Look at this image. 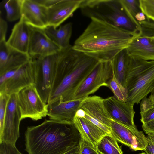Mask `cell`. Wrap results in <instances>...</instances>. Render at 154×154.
Wrapping results in <instances>:
<instances>
[{
  "instance_id": "obj_22",
  "label": "cell",
  "mask_w": 154,
  "mask_h": 154,
  "mask_svg": "<svg viewBox=\"0 0 154 154\" xmlns=\"http://www.w3.org/2000/svg\"><path fill=\"white\" fill-rule=\"evenodd\" d=\"M128 56L125 49L118 53L111 60L115 76L125 88L128 69Z\"/></svg>"
},
{
  "instance_id": "obj_2",
  "label": "cell",
  "mask_w": 154,
  "mask_h": 154,
  "mask_svg": "<svg viewBox=\"0 0 154 154\" xmlns=\"http://www.w3.org/2000/svg\"><path fill=\"white\" fill-rule=\"evenodd\" d=\"M99 62L72 45L61 49L47 104L72 100L79 87Z\"/></svg>"
},
{
  "instance_id": "obj_43",
  "label": "cell",
  "mask_w": 154,
  "mask_h": 154,
  "mask_svg": "<svg viewBox=\"0 0 154 154\" xmlns=\"http://www.w3.org/2000/svg\"><path fill=\"white\" fill-rule=\"evenodd\" d=\"M147 154L146 152H143V153H140V154Z\"/></svg>"
},
{
  "instance_id": "obj_39",
  "label": "cell",
  "mask_w": 154,
  "mask_h": 154,
  "mask_svg": "<svg viewBox=\"0 0 154 154\" xmlns=\"http://www.w3.org/2000/svg\"><path fill=\"white\" fill-rule=\"evenodd\" d=\"M135 18L136 20L139 22L146 20V16L141 11L138 12L136 14L135 16Z\"/></svg>"
},
{
  "instance_id": "obj_4",
  "label": "cell",
  "mask_w": 154,
  "mask_h": 154,
  "mask_svg": "<svg viewBox=\"0 0 154 154\" xmlns=\"http://www.w3.org/2000/svg\"><path fill=\"white\" fill-rule=\"evenodd\" d=\"M125 88L127 102L134 106L150 93L154 87V60L147 61L128 55Z\"/></svg>"
},
{
  "instance_id": "obj_15",
  "label": "cell",
  "mask_w": 154,
  "mask_h": 154,
  "mask_svg": "<svg viewBox=\"0 0 154 154\" xmlns=\"http://www.w3.org/2000/svg\"><path fill=\"white\" fill-rule=\"evenodd\" d=\"M83 99L48 103L47 116L50 119L73 124L76 112Z\"/></svg>"
},
{
  "instance_id": "obj_36",
  "label": "cell",
  "mask_w": 154,
  "mask_h": 154,
  "mask_svg": "<svg viewBox=\"0 0 154 154\" xmlns=\"http://www.w3.org/2000/svg\"><path fill=\"white\" fill-rule=\"evenodd\" d=\"M142 128L146 134L154 133V120L147 123L142 124Z\"/></svg>"
},
{
  "instance_id": "obj_28",
  "label": "cell",
  "mask_w": 154,
  "mask_h": 154,
  "mask_svg": "<svg viewBox=\"0 0 154 154\" xmlns=\"http://www.w3.org/2000/svg\"><path fill=\"white\" fill-rule=\"evenodd\" d=\"M108 87L111 90L114 97L118 100L122 101H127L128 91L119 82L115 77L113 71L112 76L108 82Z\"/></svg>"
},
{
  "instance_id": "obj_1",
  "label": "cell",
  "mask_w": 154,
  "mask_h": 154,
  "mask_svg": "<svg viewBox=\"0 0 154 154\" xmlns=\"http://www.w3.org/2000/svg\"><path fill=\"white\" fill-rule=\"evenodd\" d=\"M75 40L73 48L100 62L111 61L139 35L95 18Z\"/></svg>"
},
{
  "instance_id": "obj_6",
  "label": "cell",
  "mask_w": 154,
  "mask_h": 154,
  "mask_svg": "<svg viewBox=\"0 0 154 154\" xmlns=\"http://www.w3.org/2000/svg\"><path fill=\"white\" fill-rule=\"evenodd\" d=\"M60 51L47 56L32 58L34 63V84L41 98L46 103L55 78Z\"/></svg>"
},
{
  "instance_id": "obj_41",
  "label": "cell",
  "mask_w": 154,
  "mask_h": 154,
  "mask_svg": "<svg viewBox=\"0 0 154 154\" xmlns=\"http://www.w3.org/2000/svg\"><path fill=\"white\" fill-rule=\"evenodd\" d=\"M146 137L148 138L154 142V133H150L147 134Z\"/></svg>"
},
{
  "instance_id": "obj_32",
  "label": "cell",
  "mask_w": 154,
  "mask_h": 154,
  "mask_svg": "<svg viewBox=\"0 0 154 154\" xmlns=\"http://www.w3.org/2000/svg\"><path fill=\"white\" fill-rule=\"evenodd\" d=\"M11 49L8 45L6 40L0 42V70L4 66Z\"/></svg>"
},
{
  "instance_id": "obj_33",
  "label": "cell",
  "mask_w": 154,
  "mask_h": 154,
  "mask_svg": "<svg viewBox=\"0 0 154 154\" xmlns=\"http://www.w3.org/2000/svg\"><path fill=\"white\" fill-rule=\"evenodd\" d=\"M0 154H23L15 145L5 143H0Z\"/></svg>"
},
{
  "instance_id": "obj_21",
  "label": "cell",
  "mask_w": 154,
  "mask_h": 154,
  "mask_svg": "<svg viewBox=\"0 0 154 154\" xmlns=\"http://www.w3.org/2000/svg\"><path fill=\"white\" fill-rule=\"evenodd\" d=\"M48 36L61 49L68 48L72 45L70 40L72 32V24L69 22L57 29L48 26L44 29Z\"/></svg>"
},
{
  "instance_id": "obj_31",
  "label": "cell",
  "mask_w": 154,
  "mask_h": 154,
  "mask_svg": "<svg viewBox=\"0 0 154 154\" xmlns=\"http://www.w3.org/2000/svg\"><path fill=\"white\" fill-rule=\"evenodd\" d=\"M10 97L8 94L0 93V134L3 129L7 106Z\"/></svg>"
},
{
  "instance_id": "obj_37",
  "label": "cell",
  "mask_w": 154,
  "mask_h": 154,
  "mask_svg": "<svg viewBox=\"0 0 154 154\" xmlns=\"http://www.w3.org/2000/svg\"><path fill=\"white\" fill-rule=\"evenodd\" d=\"M44 7L48 8L58 2L59 0H35Z\"/></svg>"
},
{
  "instance_id": "obj_19",
  "label": "cell",
  "mask_w": 154,
  "mask_h": 154,
  "mask_svg": "<svg viewBox=\"0 0 154 154\" xmlns=\"http://www.w3.org/2000/svg\"><path fill=\"white\" fill-rule=\"evenodd\" d=\"M73 124L81 138L95 148L99 140L108 134L84 117L75 115Z\"/></svg>"
},
{
  "instance_id": "obj_24",
  "label": "cell",
  "mask_w": 154,
  "mask_h": 154,
  "mask_svg": "<svg viewBox=\"0 0 154 154\" xmlns=\"http://www.w3.org/2000/svg\"><path fill=\"white\" fill-rule=\"evenodd\" d=\"M31 59V58L29 54L20 52L11 48L4 66L0 70V74L22 66L28 62Z\"/></svg>"
},
{
  "instance_id": "obj_13",
  "label": "cell",
  "mask_w": 154,
  "mask_h": 154,
  "mask_svg": "<svg viewBox=\"0 0 154 154\" xmlns=\"http://www.w3.org/2000/svg\"><path fill=\"white\" fill-rule=\"evenodd\" d=\"M61 49L48 36L44 29L31 26L28 50V54L31 58L49 55Z\"/></svg>"
},
{
  "instance_id": "obj_7",
  "label": "cell",
  "mask_w": 154,
  "mask_h": 154,
  "mask_svg": "<svg viewBox=\"0 0 154 154\" xmlns=\"http://www.w3.org/2000/svg\"><path fill=\"white\" fill-rule=\"evenodd\" d=\"M34 63L31 58L27 63L0 74V93L10 95L34 84Z\"/></svg>"
},
{
  "instance_id": "obj_14",
  "label": "cell",
  "mask_w": 154,
  "mask_h": 154,
  "mask_svg": "<svg viewBox=\"0 0 154 154\" xmlns=\"http://www.w3.org/2000/svg\"><path fill=\"white\" fill-rule=\"evenodd\" d=\"M83 0H59L51 7L47 8L48 26L57 28L80 8Z\"/></svg>"
},
{
  "instance_id": "obj_40",
  "label": "cell",
  "mask_w": 154,
  "mask_h": 154,
  "mask_svg": "<svg viewBox=\"0 0 154 154\" xmlns=\"http://www.w3.org/2000/svg\"><path fill=\"white\" fill-rule=\"evenodd\" d=\"M80 144L63 154H79Z\"/></svg>"
},
{
  "instance_id": "obj_10",
  "label": "cell",
  "mask_w": 154,
  "mask_h": 154,
  "mask_svg": "<svg viewBox=\"0 0 154 154\" xmlns=\"http://www.w3.org/2000/svg\"><path fill=\"white\" fill-rule=\"evenodd\" d=\"M21 116L17 103V94L10 95L5 116L3 129L0 134V143L15 145L20 137Z\"/></svg>"
},
{
  "instance_id": "obj_34",
  "label": "cell",
  "mask_w": 154,
  "mask_h": 154,
  "mask_svg": "<svg viewBox=\"0 0 154 154\" xmlns=\"http://www.w3.org/2000/svg\"><path fill=\"white\" fill-rule=\"evenodd\" d=\"M80 146L79 154H98L95 148L82 138Z\"/></svg>"
},
{
  "instance_id": "obj_17",
  "label": "cell",
  "mask_w": 154,
  "mask_h": 154,
  "mask_svg": "<svg viewBox=\"0 0 154 154\" xmlns=\"http://www.w3.org/2000/svg\"><path fill=\"white\" fill-rule=\"evenodd\" d=\"M31 31V26L21 17L12 29L7 41L8 45L14 50L29 54Z\"/></svg>"
},
{
  "instance_id": "obj_30",
  "label": "cell",
  "mask_w": 154,
  "mask_h": 154,
  "mask_svg": "<svg viewBox=\"0 0 154 154\" xmlns=\"http://www.w3.org/2000/svg\"><path fill=\"white\" fill-rule=\"evenodd\" d=\"M139 23V36L150 38H154V22L146 19Z\"/></svg>"
},
{
  "instance_id": "obj_3",
  "label": "cell",
  "mask_w": 154,
  "mask_h": 154,
  "mask_svg": "<svg viewBox=\"0 0 154 154\" xmlns=\"http://www.w3.org/2000/svg\"><path fill=\"white\" fill-rule=\"evenodd\" d=\"M24 136L28 154H63L79 145L81 138L74 124L50 119L28 127Z\"/></svg>"
},
{
  "instance_id": "obj_5",
  "label": "cell",
  "mask_w": 154,
  "mask_h": 154,
  "mask_svg": "<svg viewBox=\"0 0 154 154\" xmlns=\"http://www.w3.org/2000/svg\"><path fill=\"white\" fill-rule=\"evenodd\" d=\"M82 14L105 22L128 32L139 35V29L125 13L120 0H83Z\"/></svg>"
},
{
  "instance_id": "obj_9",
  "label": "cell",
  "mask_w": 154,
  "mask_h": 154,
  "mask_svg": "<svg viewBox=\"0 0 154 154\" xmlns=\"http://www.w3.org/2000/svg\"><path fill=\"white\" fill-rule=\"evenodd\" d=\"M112 75L111 61L99 62L79 87L72 100L84 99L101 87H108Z\"/></svg>"
},
{
  "instance_id": "obj_11",
  "label": "cell",
  "mask_w": 154,
  "mask_h": 154,
  "mask_svg": "<svg viewBox=\"0 0 154 154\" xmlns=\"http://www.w3.org/2000/svg\"><path fill=\"white\" fill-rule=\"evenodd\" d=\"M104 106L112 119L135 131L138 129L134 122L135 112L134 106L114 96L103 99Z\"/></svg>"
},
{
  "instance_id": "obj_18",
  "label": "cell",
  "mask_w": 154,
  "mask_h": 154,
  "mask_svg": "<svg viewBox=\"0 0 154 154\" xmlns=\"http://www.w3.org/2000/svg\"><path fill=\"white\" fill-rule=\"evenodd\" d=\"M103 100V99L99 96H88L83 99L79 109L83 110L94 119L110 128L112 119L104 106Z\"/></svg>"
},
{
  "instance_id": "obj_27",
  "label": "cell",
  "mask_w": 154,
  "mask_h": 154,
  "mask_svg": "<svg viewBox=\"0 0 154 154\" xmlns=\"http://www.w3.org/2000/svg\"><path fill=\"white\" fill-rule=\"evenodd\" d=\"M121 5L127 16L132 22L140 29L139 23L135 18L136 14L141 11L139 0H120Z\"/></svg>"
},
{
  "instance_id": "obj_23",
  "label": "cell",
  "mask_w": 154,
  "mask_h": 154,
  "mask_svg": "<svg viewBox=\"0 0 154 154\" xmlns=\"http://www.w3.org/2000/svg\"><path fill=\"white\" fill-rule=\"evenodd\" d=\"M98 154H123L117 141L111 134L103 136L96 144Z\"/></svg>"
},
{
  "instance_id": "obj_44",
  "label": "cell",
  "mask_w": 154,
  "mask_h": 154,
  "mask_svg": "<svg viewBox=\"0 0 154 154\" xmlns=\"http://www.w3.org/2000/svg\"><path fill=\"white\" fill-rule=\"evenodd\" d=\"M152 39V41H153V42H154V38H151Z\"/></svg>"
},
{
  "instance_id": "obj_42",
  "label": "cell",
  "mask_w": 154,
  "mask_h": 154,
  "mask_svg": "<svg viewBox=\"0 0 154 154\" xmlns=\"http://www.w3.org/2000/svg\"><path fill=\"white\" fill-rule=\"evenodd\" d=\"M149 97L152 102L154 103V87L150 93V94Z\"/></svg>"
},
{
  "instance_id": "obj_38",
  "label": "cell",
  "mask_w": 154,
  "mask_h": 154,
  "mask_svg": "<svg viewBox=\"0 0 154 154\" xmlns=\"http://www.w3.org/2000/svg\"><path fill=\"white\" fill-rule=\"evenodd\" d=\"M147 146L144 151L147 154H154V142L146 137Z\"/></svg>"
},
{
  "instance_id": "obj_35",
  "label": "cell",
  "mask_w": 154,
  "mask_h": 154,
  "mask_svg": "<svg viewBox=\"0 0 154 154\" xmlns=\"http://www.w3.org/2000/svg\"><path fill=\"white\" fill-rule=\"evenodd\" d=\"M8 25L1 16L0 17V42L6 40V36L7 30Z\"/></svg>"
},
{
  "instance_id": "obj_12",
  "label": "cell",
  "mask_w": 154,
  "mask_h": 154,
  "mask_svg": "<svg viewBox=\"0 0 154 154\" xmlns=\"http://www.w3.org/2000/svg\"><path fill=\"white\" fill-rule=\"evenodd\" d=\"M111 134L117 141L134 151L144 150L147 142L143 131H135L111 120Z\"/></svg>"
},
{
  "instance_id": "obj_26",
  "label": "cell",
  "mask_w": 154,
  "mask_h": 154,
  "mask_svg": "<svg viewBox=\"0 0 154 154\" xmlns=\"http://www.w3.org/2000/svg\"><path fill=\"white\" fill-rule=\"evenodd\" d=\"M140 121L144 124L154 120V103L149 97L143 98L140 102Z\"/></svg>"
},
{
  "instance_id": "obj_25",
  "label": "cell",
  "mask_w": 154,
  "mask_h": 154,
  "mask_svg": "<svg viewBox=\"0 0 154 154\" xmlns=\"http://www.w3.org/2000/svg\"><path fill=\"white\" fill-rule=\"evenodd\" d=\"M22 2V0H7L5 2L4 7L8 21H13L20 18Z\"/></svg>"
},
{
  "instance_id": "obj_16",
  "label": "cell",
  "mask_w": 154,
  "mask_h": 154,
  "mask_svg": "<svg viewBox=\"0 0 154 154\" xmlns=\"http://www.w3.org/2000/svg\"><path fill=\"white\" fill-rule=\"evenodd\" d=\"M47 10L35 0H22L21 17L32 27L44 29L48 26Z\"/></svg>"
},
{
  "instance_id": "obj_20",
  "label": "cell",
  "mask_w": 154,
  "mask_h": 154,
  "mask_svg": "<svg viewBox=\"0 0 154 154\" xmlns=\"http://www.w3.org/2000/svg\"><path fill=\"white\" fill-rule=\"evenodd\" d=\"M126 50L130 56L147 61L154 60V42L151 38L137 36Z\"/></svg>"
},
{
  "instance_id": "obj_8",
  "label": "cell",
  "mask_w": 154,
  "mask_h": 154,
  "mask_svg": "<svg viewBox=\"0 0 154 154\" xmlns=\"http://www.w3.org/2000/svg\"><path fill=\"white\" fill-rule=\"evenodd\" d=\"M21 120L29 118L37 121L47 116V103L41 98L34 84L23 88L17 94Z\"/></svg>"
},
{
  "instance_id": "obj_29",
  "label": "cell",
  "mask_w": 154,
  "mask_h": 154,
  "mask_svg": "<svg viewBox=\"0 0 154 154\" xmlns=\"http://www.w3.org/2000/svg\"><path fill=\"white\" fill-rule=\"evenodd\" d=\"M141 11L146 20L154 22V0H139Z\"/></svg>"
}]
</instances>
